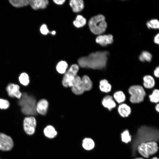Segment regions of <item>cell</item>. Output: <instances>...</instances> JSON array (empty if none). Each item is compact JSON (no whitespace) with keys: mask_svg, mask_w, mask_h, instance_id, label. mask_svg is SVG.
<instances>
[{"mask_svg":"<svg viewBox=\"0 0 159 159\" xmlns=\"http://www.w3.org/2000/svg\"><path fill=\"white\" fill-rule=\"evenodd\" d=\"M109 54L107 51H97L80 58L78 62L82 68L102 69L106 66Z\"/></svg>","mask_w":159,"mask_h":159,"instance_id":"cell-1","label":"cell"},{"mask_svg":"<svg viewBox=\"0 0 159 159\" xmlns=\"http://www.w3.org/2000/svg\"><path fill=\"white\" fill-rule=\"evenodd\" d=\"M18 103L21 107V112L24 114L30 115L37 114L36 101L34 97L28 95L26 93H24L22 94Z\"/></svg>","mask_w":159,"mask_h":159,"instance_id":"cell-2","label":"cell"},{"mask_svg":"<svg viewBox=\"0 0 159 159\" xmlns=\"http://www.w3.org/2000/svg\"><path fill=\"white\" fill-rule=\"evenodd\" d=\"M137 135L138 146L142 143L158 140L159 138L158 130L152 127L143 126L138 129Z\"/></svg>","mask_w":159,"mask_h":159,"instance_id":"cell-3","label":"cell"},{"mask_svg":"<svg viewBox=\"0 0 159 159\" xmlns=\"http://www.w3.org/2000/svg\"><path fill=\"white\" fill-rule=\"evenodd\" d=\"M88 25L91 32L97 35L103 33L107 26L105 16L101 14L91 17L89 21Z\"/></svg>","mask_w":159,"mask_h":159,"instance_id":"cell-4","label":"cell"},{"mask_svg":"<svg viewBox=\"0 0 159 159\" xmlns=\"http://www.w3.org/2000/svg\"><path fill=\"white\" fill-rule=\"evenodd\" d=\"M128 91L131 95L130 100L132 103H139L143 100L146 93L141 86L139 85L132 86L129 88Z\"/></svg>","mask_w":159,"mask_h":159,"instance_id":"cell-5","label":"cell"},{"mask_svg":"<svg viewBox=\"0 0 159 159\" xmlns=\"http://www.w3.org/2000/svg\"><path fill=\"white\" fill-rule=\"evenodd\" d=\"M79 70V66L76 64H73L70 66L69 69L64 73L63 77L62 84L64 87H68V83L77 75Z\"/></svg>","mask_w":159,"mask_h":159,"instance_id":"cell-6","label":"cell"},{"mask_svg":"<svg viewBox=\"0 0 159 159\" xmlns=\"http://www.w3.org/2000/svg\"><path fill=\"white\" fill-rule=\"evenodd\" d=\"M36 125V120L34 117L31 116L25 117L23 121L24 131L28 135H32L35 132Z\"/></svg>","mask_w":159,"mask_h":159,"instance_id":"cell-7","label":"cell"},{"mask_svg":"<svg viewBox=\"0 0 159 159\" xmlns=\"http://www.w3.org/2000/svg\"><path fill=\"white\" fill-rule=\"evenodd\" d=\"M13 142L9 136L0 133V150L6 151L10 150L13 146Z\"/></svg>","mask_w":159,"mask_h":159,"instance_id":"cell-8","label":"cell"},{"mask_svg":"<svg viewBox=\"0 0 159 159\" xmlns=\"http://www.w3.org/2000/svg\"><path fill=\"white\" fill-rule=\"evenodd\" d=\"M19 89L20 87L18 85L10 83L6 87V91L9 97L20 99L22 94L19 90Z\"/></svg>","mask_w":159,"mask_h":159,"instance_id":"cell-9","label":"cell"},{"mask_svg":"<svg viewBox=\"0 0 159 159\" xmlns=\"http://www.w3.org/2000/svg\"><path fill=\"white\" fill-rule=\"evenodd\" d=\"M49 105L48 102L47 100L43 99L40 100L36 104L37 113L41 115H45L47 113Z\"/></svg>","mask_w":159,"mask_h":159,"instance_id":"cell-10","label":"cell"},{"mask_svg":"<svg viewBox=\"0 0 159 159\" xmlns=\"http://www.w3.org/2000/svg\"><path fill=\"white\" fill-rule=\"evenodd\" d=\"M113 40V36L110 34L99 35L96 39V43L103 46L112 43Z\"/></svg>","mask_w":159,"mask_h":159,"instance_id":"cell-11","label":"cell"},{"mask_svg":"<svg viewBox=\"0 0 159 159\" xmlns=\"http://www.w3.org/2000/svg\"><path fill=\"white\" fill-rule=\"evenodd\" d=\"M29 1L31 7L34 10L45 9L49 3L48 0H30Z\"/></svg>","mask_w":159,"mask_h":159,"instance_id":"cell-12","label":"cell"},{"mask_svg":"<svg viewBox=\"0 0 159 159\" xmlns=\"http://www.w3.org/2000/svg\"><path fill=\"white\" fill-rule=\"evenodd\" d=\"M146 151L149 156L153 155L158 151V147L156 141H150L145 142Z\"/></svg>","mask_w":159,"mask_h":159,"instance_id":"cell-13","label":"cell"},{"mask_svg":"<svg viewBox=\"0 0 159 159\" xmlns=\"http://www.w3.org/2000/svg\"><path fill=\"white\" fill-rule=\"evenodd\" d=\"M69 4L73 11L75 12H80L84 8V1L82 0H71Z\"/></svg>","mask_w":159,"mask_h":159,"instance_id":"cell-14","label":"cell"},{"mask_svg":"<svg viewBox=\"0 0 159 159\" xmlns=\"http://www.w3.org/2000/svg\"><path fill=\"white\" fill-rule=\"evenodd\" d=\"M103 105L109 110H111L116 106V103L112 96L107 95L105 97L102 101Z\"/></svg>","mask_w":159,"mask_h":159,"instance_id":"cell-15","label":"cell"},{"mask_svg":"<svg viewBox=\"0 0 159 159\" xmlns=\"http://www.w3.org/2000/svg\"><path fill=\"white\" fill-rule=\"evenodd\" d=\"M118 111L121 116L125 117L128 116L131 112L130 107L127 104H122L118 108Z\"/></svg>","mask_w":159,"mask_h":159,"instance_id":"cell-16","label":"cell"},{"mask_svg":"<svg viewBox=\"0 0 159 159\" xmlns=\"http://www.w3.org/2000/svg\"><path fill=\"white\" fill-rule=\"evenodd\" d=\"M81 81L85 91H89L91 89L92 86V82L88 76H83L81 78Z\"/></svg>","mask_w":159,"mask_h":159,"instance_id":"cell-17","label":"cell"},{"mask_svg":"<svg viewBox=\"0 0 159 159\" xmlns=\"http://www.w3.org/2000/svg\"><path fill=\"white\" fill-rule=\"evenodd\" d=\"M44 132L46 137L50 138H54L57 134L55 128L51 125L47 126L44 129Z\"/></svg>","mask_w":159,"mask_h":159,"instance_id":"cell-18","label":"cell"},{"mask_svg":"<svg viewBox=\"0 0 159 159\" xmlns=\"http://www.w3.org/2000/svg\"><path fill=\"white\" fill-rule=\"evenodd\" d=\"M143 85L147 88H151L154 86L155 82L153 78L150 75L145 76L143 78Z\"/></svg>","mask_w":159,"mask_h":159,"instance_id":"cell-19","label":"cell"},{"mask_svg":"<svg viewBox=\"0 0 159 159\" xmlns=\"http://www.w3.org/2000/svg\"><path fill=\"white\" fill-rule=\"evenodd\" d=\"M99 87L101 91L107 93L111 90V86L107 80L104 79L100 81Z\"/></svg>","mask_w":159,"mask_h":159,"instance_id":"cell-20","label":"cell"},{"mask_svg":"<svg viewBox=\"0 0 159 159\" xmlns=\"http://www.w3.org/2000/svg\"><path fill=\"white\" fill-rule=\"evenodd\" d=\"M68 67V64L66 62L61 61L57 64L56 67V69L59 73L63 74L66 72Z\"/></svg>","mask_w":159,"mask_h":159,"instance_id":"cell-21","label":"cell"},{"mask_svg":"<svg viewBox=\"0 0 159 159\" xmlns=\"http://www.w3.org/2000/svg\"><path fill=\"white\" fill-rule=\"evenodd\" d=\"M86 23V20L82 15H78L75 20L73 22L74 25L77 28H80L84 26Z\"/></svg>","mask_w":159,"mask_h":159,"instance_id":"cell-22","label":"cell"},{"mask_svg":"<svg viewBox=\"0 0 159 159\" xmlns=\"http://www.w3.org/2000/svg\"><path fill=\"white\" fill-rule=\"evenodd\" d=\"M82 146L87 150L93 149L95 147V144L94 141L90 138H85L83 140Z\"/></svg>","mask_w":159,"mask_h":159,"instance_id":"cell-23","label":"cell"},{"mask_svg":"<svg viewBox=\"0 0 159 159\" xmlns=\"http://www.w3.org/2000/svg\"><path fill=\"white\" fill-rule=\"evenodd\" d=\"M9 1L12 5L16 7H22L29 4L28 0H10Z\"/></svg>","mask_w":159,"mask_h":159,"instance_id":"cell-24","label":"cell"},{"mask_svg":"<svg viewBox=\"0 0 159 159\" xmlns=\"http://www.w3.org/2000/svg\"><path fill=\"white\" fill-rule=\"evenodd\" d=\"M137 149L139 153L144 158H148L149 157L146 150L145 142L139 144L137 146Z\"/></svg>","mask_w":159,"mask_h":159,"instance_id":"cell-25","label":"cell"},{"mask_svg":"<svg viewBox=\"0 0 159 159\" xmlns=\"http://www.w3.org/2000/svg\"><path fill=\"white\" fill-rule=\"evenodd\" d=\"M122 141L125 143H127L131 141V135H130L128 130L126 129L121 134Z\"/></svg>","mask_w":159,"mask_h":159,"instance_id":"cell-26","label":"cell"},{"mask_svg":"<svg viewBox=\"0 0 159 159\" xmlns=\"http://www.w3.org/2000/svg\"><path fill=\"white\" fill-rule=\"evenodd\" d=\"M19 81L22 85L26 86L29 83V78L28 75L25 72L21 73L19 77Z\"/></svg>","mask_w":159,"mask_h":159,"instance_id":"cell-27","label":"cell"},{"mask_svg":"<svg viewBox=\"0 0 159 159\" xmlns=\"http://www.w3.org/2000/svg\"><path fill=\"white\" fill-rule=\"evenodd\" d=\"M113 97L115 100L118 103L124 102L125 99V95L121 91H118L115 92Z\"/></svg>","mask_w":159,"mask_h":159,"instance_id":"cell-28","label":"cell"},{"mask_svg":"<svg viewBox=\"0 0 159 159\" xmlns=\"http://www.w3.org/2000/svg\"><path fill=\"white\" fill-rule=\"evenodd\" d=\"M152 56L149 52L146 51H143L139 56V59L141 61H146L150 62L151 60Z\"/></svg>","mask_w":159,"mask_h":159,"instance_id":"cell-29","label":"cell"},{"mask_svg":"<svg viewBox=\"0 0 159 159\" xmlns=\"http://www.w3.org/2000/svg\"><path fill=\"white\" fill-rule=\"evenodd\" d=\"M146 25L148 28L158 29L159 22L158 20L156 19H152L147 22Z\"/></svg>","mask_w":159,"mask_h":159,"instance_id":"cell-30","label":"cell"},{"mask_svg":"<svg viewBox=\"0 0 159 159\" xmlns=\"http://www.w3.org/2000/svg\"><path fill=\"white\" fill-rule=\"evenodd\" d=\"M150 101L154 103H157L159 101V91L158 89L154 90L151 95L149 96Z\"/></svg>","mask_w":159,"mask_h":159,"instance_id":"cell-31","label":"cell"},{"mask_svg":"<svg viewBox=\"0 0 159 159\" xmlns=\"http://www.w3.org/2000/svg\"><path fill=\"white\" fill-rule=\"evenodd\" d=\"M10 105L9 102L6 99L0 98V109H6L8 108Z\"/></svg>","mask_w":159,"mask_h":159,"instance_id":"cell-32","label":"cell"},{"mask_svg":"<svg viewBox=\"0 0 159 159\" xmlns=\"http://www.w3.org/2000/svg\"><path fill=\"white\" fill-rule=\"evenodd\" d=\"M41 33L44 35H47L50 32L48 29L47 25L45 24L42 25L40 28Z\"/></svg>","mask_w":159,"mask_h":159,"instance_id":"cell-33","label":"cell"},{"mask_svg":"<svg viewBox=\"0 0 159 159\" xmlns=\"http://www.w3.org/2000/svg\"><path fill=\"white\" fill-rule=\"evenodd\" d=\"M65 0H54L53 1L56 4L58 5L63 4L65 1Z\"/></svg>","mask_w":159,"mask_h":159,"instance_id":"cell-34","label":"cell"},{"mask_svg":"<svg viewBox=\"0 0 159 159\" xmlns=\"http://www.w3.org/2000/svg\"><path fill=\"white\" fill-rule=\"evenodd\" d=\"M159 33L157 34L154 37V41L155 43L158 44L159 43Z\"/></svg>","mask_w":159,"mask_h":159,"instance_id":"cell-35","label":"cell"},{"mask_svg":"<svg viewBox=\"0 0 159 159\" xmlns=\"http://www.w3.org/2000/svg\"><path fill=\"white\" fill-rule=\"evenodd\" d=\"M159 67L156 68L155 69L154 71V74L155 76L157 77H159Z\"/></svg>","mask_w":159,"mask_h":159,"instance_id":"cell-36","label":"cell"},{"mask_svg":"<svg viewBox=\"0 0 159 159\" xmlns=\"http://www.w3.org/2000/svg\"><path fill=\"white\" fill-rule=\"evenodd\" d=\"M155 109L158 112H159V104H158L155 106Z\"/></svg>","mask_w":159,"mask_h":159,"instance_id":"cell-37","label":"cell"},{"mask_svg":"<svg viewBox=\"0 0 159 159\" xmlns=\"http://www.w3.org/2000/svg\"><path fill=\"white\" fill-rule=\"evenodd\" d=\"M56 32L55 31H53L50 32V33L52 35H54L56 34Z\"/></svg>","mask_w":159,"mask_h":159,"instance_id":"cell-38","label":"cell"},{"mask_svg":"<svg viewBox=\"0 0 159 159\" xmlns=\"http://www.w3.org/2000/svg\"><path fill=\"white\" fill-rule=\"evenodd\" d=\"M134 159H144L143 158L141 157H137L135 158Z\"/></svg>","mask_w":159,"mask_h":159,"instance_id":"cell-39","label":"cell"},{"mask_svg":"<svg viewBox=\"0 0 159 159\" xmlns=\"http://www.w3.org/2000/svg\"><path fill=\"white\" fill-rule=\"evenodd\" d=\"M150 159H159L157 157H154Z\"/></svg>","mask_w":159,"mask_h":159,"instance_id":"cell-40","label":"cell"},{"mask_svg":"<svg viewBox=\"0 0 159 159\" xmlns=\"http://www.w3.org/2000/svg\"></svg>","mask_w":159,"mask_h":159,"instance_id":"cell-41","label":"cell"}]
</instances>
